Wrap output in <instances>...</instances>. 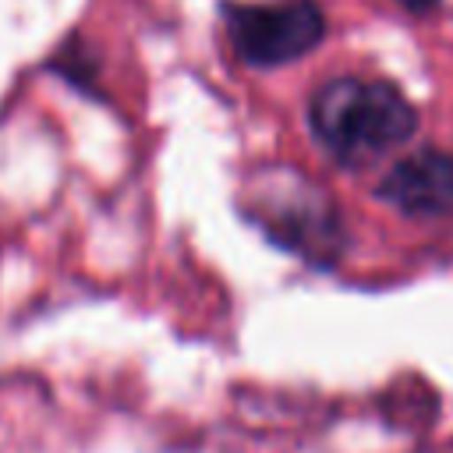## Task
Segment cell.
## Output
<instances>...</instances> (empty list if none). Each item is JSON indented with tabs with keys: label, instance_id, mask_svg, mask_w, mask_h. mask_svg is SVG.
<instances>
[{
	"label": "cell",
	"instance_id": "cell-1",
	"mask_svg": "<svg viewBox=\"0 0 453 453\" xmlns=\"http://www.w3.org/2000/svg\"><path fill=\"white\" fill-rule=\"evenodd\" d=\"M308 131L333 163L361 170L418 131V110L389 81L340 74L311 92Z\"/></svg>",
	"mask_w": 453,
	"mask_h": 453
},
{
	"label": "cell",
	"instance_id": "cell-2",
	"mask_svg": "<svg viewBox=\"0 0 453 453\" xmlns=\"http://www.w3.org/2000/svg\"><path fill=\"white\" fill-rule=\"evenodd\" d=\"M244 216L276 248L304 258L315 269H329L343 255L347 234L340 209L319 184L294 173L290 166L265 170L251 180V191L244 195Z\"/></svg>",
	"mask_w": 453,
	"mask_h": 453
},
{
	"label": "cell",
	"instance_id": "cell-3",
	"mask_svg": "<svg viewBox=\"0 0 453 453\" xmlns=\"http://www.w3.org/2000/svg\"><path fill=\"white\" fill-rule=\"evenodd\" d=\"M223 39L248 67H283L311 53L326 35L315 0H223Z\"/></svg>",
	"mask_w": 453,
	"mask_h": 453
},
{
	"label": "cell",
	"instance_id": "cell-4",
	"mask_svg": "<svg viewBox=\"0 0 453 453\" xmlns=\"http://www.w3.org/2000/svg\"><path fill=\"white\" fill-rule=\"evenodd\" d=\"M375 195L414 219L446 216L453 212V156L439 149H418L386 170Z\"/></svg>",
	"mask_w": 453,
	"mask_h": 453
},
{
	"label": "cell",
	"instance_id": "cell-5",
	"mask_svg": "<svg viewBox=\"0 0 453 453\" xmlns=\"http://www.w3.org/2000/svg\"><path fill=\"white\" fill-rule=\"evenodd\" d=\"M46 67H50L53 74H60L71 88L96 96V85H99V60H96V53L88 50V42H85L81 35H67V39L53 50V57H50Z\"/></svg>",
	"mask_w": 453,
	"mask_h": 453
},
{
	"label": "cell",
	"instance_id": "cell-6",
	"mask_svg": "<svg viewBox=\"0 0 453 453\" xmlns=\"http://www.w3.org/2000/svg\"><path fill=\"white\" fill-rule=\"evenodd\" d=\"M403 11H411V14H425V11H432L439 0H396Z\"/></svg>",
	"mask_w": 453,
	"mask_h": 453
}]
</instances>
